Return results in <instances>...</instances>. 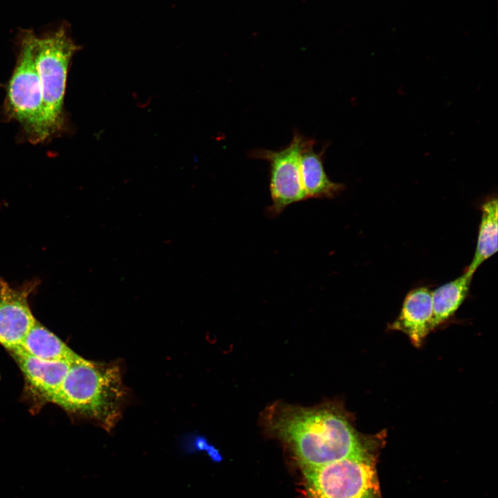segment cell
<instances>
[{
    "label": "cell",
    "mask_w": 498,
    "mask_h": 498,
    "mask_svg": "<svg viewBox=\"0 0 498 498\" xmlns=\"http://www.w3.org/2000/svg\"><path fill=\"white\" fill-rule=\"evenodd\" d=\"M261 422L288 446L302 469L351 456L377 455L384 443V436L358 432L337 401L311 407L276 402L264 410Z\"/></svg>",
    "instance_id": "1"
},
{
    "label": "cell",
    "mask_w": 498,
    "mask_h": 498,
    "mask_svg": "<svg viewBox=\"0 0 498 498\" xmlns=\"http://www.w3.org/2000/svg\"><path fill=\"white\" fill-rule=\"evenodd\" d=\"M128 398L116 362H95L80 356L73 360L51 403L111 432L120 420Z\"/></svg>",
    "instance_id": "2"
},
{
    "label": "cell",
    "mask_w": 498,
    "mask_h": 498,
    "mask_svg": "<svg viewBox=\"0 0 498 498\" xmlns=\"http://www.w3.org/2000/svg\"><path fill=\"white\" fill-rule=\"evenodd\" d=\"M33 48L44 104L46 124L50 135L63 123V102L70 61L77 46L65 27L37 37L33 34Z\"/></svg>",
    "instance_id": "3"
},
{
    "label": "cell",
    "mask_w": 498,
    "mask_h": 498,
    "mask_svg": "<svg viewBox=\"0 0 498 498\" xmlns=\"http://www.w3.org/2000/svg\"><path fill=\"white\" fill-rule=\"evenodd\" d=\"M376 456H351L303 469L307 498H382Z\"/></svg>",
    "instance_id": "4"
},
{
    "label": "cell",
    "mask_w": 498,
    "mask_h": 498,
    "mask_svg": "<svg viewBox=\"0 0 498 498\" xmlns=\"http://www.w3.org/2000/svg\"><path fill=\"white\" fill-rule=\"evenodd\" d=\"M32 31L24 33L16 66L7 86L6 104L11 117L33 142L50 136L46 124L41 84L35 67Z\"/></svg>",
    "instance_id": "5"
},
{
    "label": "cell",
    "mask_w": 498,
    "mask_h": 498,
    "mask_svg": "<svg viewBox=\"0 0 498 498\" xmlns=\"http://www.w3.org/2000/svg\"><path fill=\"white\" fill-rule=\"evenodd\" d=\"M308 140L295 132L289 145L281 150L258 149L250 152V157L267 160L270 164V215L278 216L288 205L307 199L301 181L299 160Z\"/></svg>",
    "instance_id": "6"
},
{
    "label": "cell",
    "mask_w": 498,
    "mask_h": 498,
    "mask_svg": "<svg viewBox=\"0 0 498 498\" xmlns=\"http://www.w3.org/2000/svg\"><path fill=\"white\" fill-rule=\"evenodd\" d=\"M38 280L12 288L0 279V344L10 351L19 347L36 319L28 297L38 286Z\"/></svg>",
    "instance_id": "7"
},
{
    "label": "cell",
    "mask_w": 498,
    "mask_h": 498,
    "mask_svg": "<svg viewBox=\"0 0 498 498\" xmlns=\"http://www.w3.org/2000/svg\"><path fill=\"white\" fill-rule=\"evenodd\" d=\"M432 319V290L418 287L407 293L398 316L389 329L404 333L416 347H420L433 330Z\"/></svg>",
    "instance_id": "8"
},
{
    "label": "cell",
    "mask_w": 498,
    "mask_h": 498,
    "mask_svg": "<svg viewBox=\"0 0 498 498\" xmlns=\"http://www.w3.org/2000/svg\"><path fill=\"white\" fill-rule=\"evenodd\" d=\"M10 352L30 387L50 402L61 386L72 361L41 360L19 350Z\"/></svg>",
    "instance_id": "9"
},
{
    "label": "cell",
    "mask_w": 498,
    "mask_h": 498,
    "mask_svg": "<svg viewBox=\"0 0 498 498\" xmlns=\"http://www.w3.org/2000/svg\"><path fill=\"white\" fill-rule=\"evenodd\" d=\"M315 141L309 139L301 152L299 169L302 184L307 199H333L344 189L341 183L328 177L323 165L324 150H313Z\"/></svg>",
    "instance_id": "10"
},
{
    "label": "cell",
    "mask_w": 498,
    "mask_h": 498,
    "mask_svg": "<svg viewBox=\"0 0 498 498\" xmlns=\"http://www.w3.org/2000/svg\"><path fill=\"white\" fill-rule=\"evenodd\" d=\"M15 350L49 361H73L79 355L37 320ZM14 351V350H13Z\"/></svg>",
    "instance_id": "11"
},
{
    "label": "cell",
    "mask_w": 498,
    "mask_h": 498,
    "mask_svg": "<svg viewBox=\"0 0 498 498\" xmlns=\"http://www.w3.org/2000/svg\"><path fill=\"white\" fill-rule=\"evenodd\" d=\"M472 277V275L465 272L432 291L433 329L454 315L468 295Z\"/></svg>",
    "instance_id": "12"
},
{
    "label": "cell",
    "mask_w": 498,
    "mask_h": 498,
    "mask_svg": "<svg viewBox=\"0 0 498 498\" xmlns=\"http://www.w3.org/2000/svg\"><path fill=\"white\" fill-rule=\"evenodd\" d=\"M497 199L492 197L481 206L477 246L465 272L474 275L477 268L497 251Z\"/></svg>",
    "instance_id": "13"
}]
</instances>
